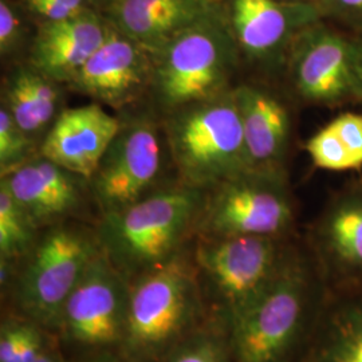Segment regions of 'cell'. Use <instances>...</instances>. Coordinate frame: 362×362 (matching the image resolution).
Masks as SVG:
<instances>
[{"instance_id":"1","label":"cell","mask_w":362,"mask_h":362,"mask_svg":"<svg viewBox=\"0 0 362 362\" xmlns=\"http://www.w3.org/2000/svg\"><path fill=\"white\" fill-rule=\"evenodd\" d=\"M327 290L309 251L298 247L282 272L226 326L233 362H303Z\"/></svg>"},{"instance_id":"2","label":"cell","mask_w":362,"mask_h":362,"mask_svg":"<svg viewBox=\"0 0 362 362\" xmlns=\"http://www.w3.org/2000/svg\"><path fill=\"white\" fill-rule=\"evenodd\" d=\"M206 189L179 182L101 215L95 235L105 257L128 281L168 263L194 236Z\"/></svg>"},{"instance_id":"3","label":"cell","mask_w":362,"mask_h":362,"mask_svg":"<svg viewBox=\"0 0 362 362\" xmlns=\"http://www.w3.org/2000/svg\"><path fill=\"white\" fill-rule=\"evenodd\" d=\"M208 320L194 259L182 251L130 281L125 333L118 353L130 362H161Z\"/></svg>"},{"instance_id":"4","label":"cell","mask_w":362,"mask_h":362,"mask_svg":"<svg viewBox=\"0 0 362 362\" xmlns=\"http://www.w3.org/2000/svg\"><path fill=\"white\" fill-rule=\"evenodd\" d=\"M151 54L149 95L163 116L231 90L242 64L221 4Z\"/></svg>"},{"instance_id":"5","label":"cell","mask_w":362,"mask_h":362,"mask_svg":"<svg viewBox=\"0 0 362 362\" xmlns=\"http://www.w3.org/2000/svg\"><path fill=\"white\" fill-rule=\"evenodd\" d=\"M297 248L291 238L196 236L191 255L208 318L226 329L272 285Z\"/></svg>"},{"instance_id":"6","label":"cell","mask_w":362,"mask_h":362,"mask_svg":"<svg viewBox=\"0 0 362 362\" xmlns=\"http://www.w3.org/2000/svg\"><path fill=\"white\" fill-rule=\"evenodd\" d=\"M233 89L164 116L163 129L181 184L207 191L250 168Z\"/></svg>"},{"instance_id":"7","label":"cell","mask_w":362,"mask_h":362,"mask_svg":"<svg viewBox=\"0 0 362 362\" xmlns=\"http://www.w3.org/2000/svg\"><path fill=\"white\" fill-rule=\"evenodd\" d=\"M7 290L15 314L55 333L64 305L103 251L95 230L67 221L43 228Z\"/></svg>"},{"instance_id":"8","label":"cell","mask_w":362,"mask_h":362,"mask_svg":"<svg viewBox=\"0 0 362 362\" xmlns=\"http://www.w3.org/2000/svg\"><path fill=\"white\" fill-rule=\"evenodd\" d=\"M296 206L284 169L248 168L206 191L194 238H291Z\"/></svg>"},{"instance_id":"9","label":"cell","mask_w":362,"mask_h":362,"mask_svg":"<svg viewBox=\"0 0 362 362\" xmlns=\"http://www.w3.org/2000/svg\"><path fill=\"white\" fill-rule=\"evenodd\" d=\"M285 70L305 104H362V35L339 31L321 19L294 39Z\"/></svg>"},{"instance_id":"10","label":"cell","mask_w":362,"mask_h":362,"mask_svg":"<svg viewBox=\"0 0 362 362\" xmlns=\"http://www.w3.org/2000/svg\"><path fill=\"white\" fill-rule=\"evenodd\" d=\"M129 302V281L104 252L67 298L54 336L81 357L119 351Z\"/></svg>"},{"instance_id":"11","label":"cell","mask_w":362,"mask_h":362,"mask_svg":"<svg viewBox=\"0 0 362 362\" xmlns=\"http://www.w3.org/2000/svg\"><path fill=\"white\" fill-rule=\"evenodd\" d=\"M160 169L161 143L155 121L139 116L122 122L89 181L100 214L128 207L151 194Z\"/></svg>"},{"instance_id":"12","label":"cell","mask_w":362,"mask_h":362,"mask_svg":"<svg viewBox=\"0 0 362 362\" xmlns=\"http://www.w3.org/2000/svg\"><path fill=\"white\" fill-rule=\"evenodd\" d=\"M221 6L242 61L264 71L285 69L298 34L325 19L317 4L303 1L224 0Z\"/></svg>"},{"instance_id":"13","label":"cell","mask_w":362,"mask_h":362,"mask_svg":"<svg viewBox=\"0 0 362 362\" xmlns=\"http://www.w3.org/2000/svg\"><path fill=\"white\" fill-rule=\"evenodd\" d=\"M308 251L327 294L362 288V185L329 200L311 227Z\"/></svg>"},{"instance_id":"14","label":"cell","mask_w":362,"mask_h":362,"mask_svg":"<svg viewBox=\"0 0 362 362\" xmlns=\"http://www.w3.org/2000/svg\"><path fill=\"white\" fill-rule=\"evenodd\" d=\"M152 76V54L109 23L101 47L66 88L105 107L121 110L149 94Z\"/></svg>"},{"instance_id":"15","label":"cell","mask_w":362,"mask_h":362,"mask_svg":"<svg viewBox=\"0 0 362 362\" xmlns=\"http://www.w3.org/2000/svg\"><path fill=\"white\" fill-rule=\"evenodd\" d=\"M122 122L97 103L62 109L39 144V155L90 181Z\"/></svg>"},{"instance_id":"16","label":"cell","mask_w":362,"mask_h":362,"mask_svg":"<svg viewBox=\"0 0 362 362\" xmlns=\"http://www.w3.org/2000/svg\"><path fill=\"white\" fill-rule=\"evenodd\" d=\"M0 184L42 230L76 216L90 194L89 181L39 153L0 176Z\"/></svg>"},{"instance_id":"17","label":"cell","mask_w":362,"mask_h":362,"mask_svg":"<svg viewBox=\"0 0 362 362\" xmlns=\"http://www.w3.org/2000/svg\"><path fill=\"white\" fill-rule=\"evenodd\" d=\"M109 22L93 7L64 21L40 22L27 64L67 85L104 43Z\"/></svg>"},{"instance_id":"18","label":"cell","mask_w":362,"mask_h":362,"mask_svg":"<svg viewBox=\"0 0 362 362\" xmlns=\"http://www.w3.org/2000/svg\"><path fill=\"white\" fill-rule=\"evenodd\" d=\"M233 93L242 121L248 167L284 169L291 133L285 104L272 91L255 83H238Z\"/></svg>"},{"instance_id":"19","label":"cell","mask_w":362,"mask_h":362,"mask_svg":"<svg viewBox=\"0 0 362 362\" xmlns=\"http://www.w3.org/2000/svg\"><path fill=\"white\" fill-rule=\"evenodd\" d=\"M216 6L208 0H112L105 6L104 16L118 31L155 52Z\"/></svg>"},{"instance_id":"20","label":"cell","mask_w":362,"mask_h":362,"mask_svg":"<svg viewBox=\"0 0 362 362\" xmlns=\"http://www.w3.org/2000/svg\"><path fill=\"white\" fill-rule=\"evenodd\" d=\"M61 83L42 74L30 64H18L3 79L1 105L22 129L37 140L47 133L62 112Z\"/></svg>"},{"instance_id":"21","label":"cell","mask_w":362,"mask_h":362,"mask_svg":"<svg viewBox=\"0 0 362 362\" xmlns=\"http://www.w3.org/2000/svg\"><path fill=\"white\" fill-rule=\"evenodd\" d=\"M303 362H362V288L327 294Z\"/></svg>"},{"instance_id":"22","label":"cell","mask_w":362,"mask_h":362,"mask_svg":"<svg viewBox=\"0 0 362 362\" xmlns=\"http://www.w3.org/2000/svg\"><path fill=\"white\" fill-rule=\"evenodd\" d=\"M42 228L0 184V262L19 266L37 245Z\"/></svg>"},{"instance_id":"23","label":"cell","mask_w":362,"mask_h":362,"mask_svg":"<svg viewBox=\"0 0 362 362\" xmlns=\"http://www.w3.org/2000/svg\"><path fill=\"white\" fill-rule=\"evenodd\" d=\"M55 338L35 321L13 313L0 326V362H35Z\"/></svg>"},{"instance_id":"24","label":"cell","mask_w":362,"mask_h":362,"mask_svg":"<svg viewBox=\"0 0 362 362\" xmlns=\"http://www.w3.org/2000/svg\"><path fill=\"white\" fill-rule=\"evenodd\" d=\"M161 362H233L227 330L219 322L208 320L170 350Z\"/></svg>"},{"instance_id":"25","label":"cell","mask_w":362,"mask_h":362,"mask_svg":"<svg viewBox=\"0 0 362 362\" xmlns=\"http://www.w3.org/2000/svg\"><path fill=\"white\" fill-rule=\"evenodd\" d=\"M39 153L37 140L22 129L4 105L0 106V176Z\"/></svg>"},{"instance_id":"26","label":"cell","mask_w":362,"mask_h":362,"mask_svg":"<svg viewBox=\"0 0 362 362\" xmlns=\"http://www.w3.org/2000/svg\"><path fill=\"white\" fill-rule=\"evenodd\" d=\"M314 167L332 172H345L356 168L346 149L339 143L336 132L327 124L305 144Z\"/></svg>"},{"instance_id":"27","label":"cell","mask_w":362,"mask_h":362,"mask_svg":"<svg viewBox=\"0 0 362 362\" xmlns=\"http://www.w3.org/2000/svg\"><path fill=\"white\" fill-rule=\"evenodd\" d=\"M27 25L21 8L13 0H0V57L8 59L22 50Z\"/></svg>"},{"instance_id":"28","label":"cell","mask_w":362,"mask_h":362,"mask_svg":"<svg viewBox=\"0 0 362 362\" xmlns=\"http://www.w3.org/2000/svg\"><path fill=\"white\" fill-rule=\"evenodd\" d=\"M356 168L362 167V115L344 113L329 122Z\"/></svg>"},{"instance_id":"29","label":"cell","mask_w":362,"mask_h":362,"mask_svg":"<svg viewBox=\"0 0 362 362\" xmlns=\"http://www.w3.org/2000/svg\"><path fill=\"white\" fill-rule=\"evenodd\" d=\"M317 6L325 19H332L362 35V0H318Z\"/></svg>"},{"instance_id":"30","label":"cell","mask_w":362,"mask_h":362,"mask_svg":"<svg viewBox=\"0 0 362 362\" xmlns=\"http://www.w3.org/2000/svg\"><path fill=\"white\" fill-rule=\"evenodd\" d=\"M77 362H130L121 356L118 351H107V353H98L81 357Z\"/></svg>"},{"instance_id":"31","label":"cell","mask_w":362,"mask_h":362,"mask_svg":"<svg viewBox=\"0 0 362 362\" xmlns=\"http://www.w3.org/2000/svg\"><path fill=\"white\" fill-rule=\"evenodd\" d=\"M35 362H65L62 354L59 353V349L57 346V342H52V345L42 353Z\"/></svg>"},{"instance_id":"32","label":"cell","mask_w":362,"mask_h":362,"mask_svg":"<svg viewBox=\"0 0 362 362\" xmlns=\"http://www.w3.org/2000/svg\"><path fill=\"white\" fill-rule=\"evenodd\" d=\"M57 1H61L64 4L76 7V8H88L91 4L90 0H57Z\"/></svg>"},{"instance_id":"33","label":"cell","mask_w":362,"mask_h":362,"mask_svg":"<svg viewBox=\"0 0 362 362\" xmlns=\"http://www.w3.org/2000/svg\"><path fill=\"white\" fill-rule=\"evenodd\" d=\"M287 1H303V3H314V4L318 3V0H287Z\"/></svg>"},{"instance_id":"34","label":"cell","mask_w":362,"mask_h":362,"mask_svg":"<svg viewBox=\"0 0 362 362\" xmlns=\"http://www.w3.org/2000/svg\"><path fill=\"white\" fill-rule=\"evenodd\" d=\"M209 3H214V4H223L224 0H208Z\"/></svg>"},{"instance_id":"35","label":"cell","mask_w":362,"mask_h":362,"mask_svg":"<svg viewBox=\"0 0 362 362\" xmlns=\"http://www.w3.org/2000/svg\"><path fill=\"white\" fill-rule=\"evenodd\" d=\"M90 3L93 4V3H94V0H90Z\"/></svg>"}]
</instances>
